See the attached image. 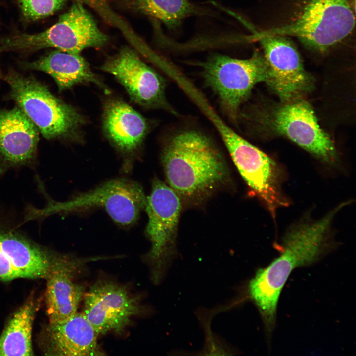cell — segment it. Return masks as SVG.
Segmentation results:
<instances>
[{
	"instance_id": "obj_1",
	"label": "cell",
	"mask_w": 356,
	"mask_h": 356,
	"mask_svg": "<svg viewBox=\"0 0 356 356\" xmlns=\"http://www.w3.org/2000/svg\"><path fill=\"white\" fill-rule=\"evenodd\" d=\"M161 160L168 185L189 203L203 202L228 178V167L215 140L192 124L169 130L162 142Z\"/></svg>"
},
{
	"instance_id": "obj_2",
	"label": "cell",
	"mask_w": 356,
	"mask_h": 356,
	"mask_svg": "<svg viewBox=\"0 0 356 356\" xmlns=\"http://www.w3.org/2000/svg\"><path fill=\"white\" fill-rule=\"evenodd\" d=\"M340 209L338 206L321 219L291 230L285 238L281 255L248 282L247 297L257 306L268 331L274 325L278 299L288 278L294 269L320 257L332 220Z\"/></svg>"
},
{
	"instance_id": "obj_3",
	"label": "cell",
	"mask_w": 356,
	"mask_h": 356,
	"mask_svg": "<svg viewBox=\"0 0 356 356\" xmlns=\"http://www.w3.org/2000/svg\"><path fill=\"white\" fill-rule=\"evenodd\" d=\"M355 10L348 0H299L285 21L260 31L252 29L250 40L266 36L296 37L308 48L324 52L350 34Z\"/></svg>"
},
{
	"instance_id": "obj_4",
	"label": "cell",
	"mask_w": 356,
	"mask_h": 356,
	"mask_svg": "<svg viewBox=\"0 0 356 356\" xmlns=\"http://www.w3.org/2000/svg\"><path fill=\"white\" fill-rule=\"evenodd\" d=\"M4 79L9 96L48 140L77 139L85 120L72 106L55 96L44 83L10 71Z\"/></svg>"
},
{
	"instance_id": "obj_5",
	"label": "cell",
	"mask_w": 356,
	"mask_h": 356,
	"mask_svg": "<svg viewBox=\"0 0 356 356\" xmlns=\"http://www.w3.org/2000/svg\"><path fill=\"white\" fill-rule=\"evenodd\" d=\"M146 203V197L139 183L127 178H115L76 194L66 201L50 200L44 208H31L25 218L29 221L53 214L103 209L116 224L126 228L135 223Z\"/></svg>"
},
{
	"instance_id": "obj_6",
	"label": "cell",
	"mask_w": 356,
	"mask_h": 356,
	"mask_svg": "<svg viewBox=\"0 0 356 356\" xmlns=\"http://www.w3.org/2000/svg\"><path fill=\"white\" fill-rule=\"evenodd\" d=\"M198 64L204 84L216 96L222 112L236 125L241 106L254 86L267 82V66L264 55L255 51L250 58L241 59L212 53Z\"/></svg>"
},
{
	"instance_id": "obj_7",
	"label": "cell",
	"mask_w": 356,
	"mask_h": 356,
	"mask_svg": "<svg viewBox=\"0 0 356 356\" xmlns=\"http://www.w3.org/2000/svg\"><path fill=\"white\" fill-rule=\"evenodd\" d=\"M108 37L98 27L91 14L78 1L45 31L35 34L16 32L0 40V52H29L53 47L80 54L89 47H100Z\"/></svg>"
},
{
	"instance_id": "obj_8",
	"label": "cell",
	"mask_w": 356,
	"mask_h": 356,
	"mask_svg": "<svg viewBox=\"0 0 356 356\" xmlns=\"http://www.w3.org/2000/svg\"><path fill=\"white\" fill-rule=\"evenodd\" d=\"M144 209L148 216L146 234L151 247L143 258L149 267L152 281L158 284L165 278L176 254L181 200L168 185L155 178Z\"/></svg>"
},
{
	"instance_id": "obj_9",
	"label": "cell",
	"mask_w": 356,
	"mask_h": 356,
	"mask_svg": "<svg viewBox=\"0 0 356 356\" xmlns=\"http://www.w3.org/2000/svg\"><path fill=\"white\" fill-rule=\"evenodd\" d=\"M210 119L242 177L274 215L277 208L285 205L279 188L275 163L218 117L211 115Z\"/></svg>"
},
{
	"instance_id": "obj_10",
	"label": "cell",
	"mask_w": 356,
	"mask_h": 356,
	"mask_svg": "<svg viewBox=\"0 0 356 356\" xmlns=\"http://www.w3.org/2000/svg\"><path fill=\"white\" fill-rule=\"evenodd\" d=\"M83 298L82 312L99 335L110 332L122 334L134 316L149 312L140 296L111 280L97 281Z\"/></svg>"
},
{
	"instance_id": "obj_11",
	"label": "cell",
	"mask_w": 356,
	"mask_h": 356,
	"mask_svg": "<svg viewBox=\"0 0 356 356\" xmlns=\"http://www.w3.org/2000/svg\"><path fill=\"white\" fill-rule=\"evenodd\" d=\"M101 69L113 75L135 103L146 108L161 109L179 116L166 97L163 77L142 61L132 48H122Z\"/></svg>"
},
{
	"instance_id": "obj_12",
	"label": "cell",
	"mask_w": 356,
	"mask_h": 356,
	"mask_svg": "<svg viewBox=\"0 0 356 356\" xmlns=\"http://www.w3.org/2000/svg\"><path fill=\"white\" fill-rule=\"evenodd\" d=\"M255 40L261 44L267 64L266 82L282 101H291L310 88L312 78L286 37L266 36Z\"/></svg>"
},
{
	"instance_id": "obj_13",
	"label": "cell",
	"mask_w": 356,
	"mask_h": 356,
	"mask_svg": "<svg viewBox=\"0 0 356 356\" xmlns=\"http://www.w3.org/2000/svg\"><path fill=\"white\" fill-rule=\"evenodd\" d=\"M270 124L279 134L328 163L336 159L334 145L320 127L313 110L304 101L291 102L276 108Z\"/></svg>"
},
{
	"instance_id": "obj_14",
	"label": "cell",
	"mask_w": 356,
	"mask_h": 356,
	"mask_svg": "<svg viewBox=\"0 0 356 356\" xmlns=\"http://www.w3.org/2000/svg\"><path fill=\"white\" fill-rule=\"evenodd\" d=\"M103 258H80L67 254H58L46 278L49 324L64 322L77 312L85 288L74 282V277L87 262Z\"/></svg>"
},
{
	"instance_id": "obj_15",
	"label": "cell",
	"mask_w": 356,
	"mask_h": 356,
	"mask_svg": "<svg viewBox=\"0 0 356 356\" xmlns=\"http://www.w3.org/2000/svg\"><path fill=\"white\" fill-rule=\"evenodd\" d=\"M39 134L37 128L18 106L0 108V177L10 169L34 161Z\"/></svg>"
},
{
	"instance_id": "obj_16",
	"label": "cell",
	"mask_w": 356,
	"mask_h": 356,
	"mask_svg": "<svg viewBox=\"0 0 356 356\" xmlns=\"http://www.w3.org/2000/svg\"><path fill=\"white\" fill-rule=\"evenodd\" d=\"M103 128L107 139L125 159L124 171H129L132 159L149 132V123L125 102L112 99L104 105Z\"/></svg>"
},
{
	"instance_id": "obj_17",
	"label": "cell",
	"mask_w": 356,
	"mask_h": 356,
	"mask_svg": "<svg viewBox=\"0 0 356 356\" xmlns=\"http://www.w3.org/2000/svg\"><path fill=\"white\" fill-rule=\"evenodd\" d=\"M98 336L85 315L76 312L64 322L48 324L44 335L45 353L53 356L105 355L98 345Z\"/></svg>"
},
{
	"instance_id": "obj_18",
	"label": "cell",
	"mask_w": 356,
	"mask_h": 356,
	"mask_svg": "<svg viewBox=\"0 0 356 356\" xmlns=\"http://www.w3.org/2000/svg\"><path fill=\"white\" fill-rule=\"evenodd\" d=\"M0 248L13 267L27 278H46L59 254L15 229L1 226Z\"/></svg>"
},
{
	"instance_id": "obj_19",
	"label": "cell",
	"mask_w": 356,
	"mask_h": 356,
	"mask_svg": "<svg viewBox=\"0 0 356 356\" xmlns=\"http://www.w3.org/2000/svg\"><path fill=\"white\" fill-rule=\"evenodd\" d=\"M25 68L42 71L50 75L55 81L59 91L83 83H93L107 89L92 72L89 63L80 54H73L56 50L39 59L24 63Z\"/></svg>"
},
{
	"instance_id": "obj_20",
	"label": "cell",
	"mask_w": 356,
	"mask_h": 356,
	"mask_svg": "<svg viewBox=\"0 0 356 356\" xmlns=\"http://www.w3.org/2000/svg\"><path fill=\"white\" fill-rule=\"evenodd\" d=\"M131 9L162 22L175 30L187 17L209 15V11L189 0H120Z\"/></svg>"
},
{
	"instance_id": "obj_21",
	"label": "cell",
	"mask_w": 356,
	"mask_h": 356,
	"mask_svg": "<svg viewBox=\"0 0 356 356\" xmlns=\"http://www.w3.org/2000/svg\"><path fill=\"white\" fill-rule=\"evenodd\" d=\"M36 307L31 301L12 316L0 337V356H32V331Z\"/></svg>"
},
{
	"instance_id": "obj_22",
	"label": "cell",
	"mask_w": 356,
	"mask_h": 356,
	"mask_svg": "<svg viewBox=\"0 0 356 356\" xmlns=\"http://www.w3.org/2000/svg\"><path fill=\"white\" fill-rule=\"evenodd\" d=\"M23 19L27 22L44 18L60 10L67 0H16Z\"/></svg>"
},
{
	"instance_id": "obj_23",
	"label": "cell",
	"mask_w": 356,
	"mask_h": 356,
	"mask_svg": "<svg viewBox=\"0 0 356 356\" xmlns=\"http://www.w3.org/2000/svg\"><path fill=\"white\" fill-rule=\"evenodd\" d=\"M2 78V75L1 71L0 69V79H1Z\"/></svg>"
},
{
	"instance_id": "obj_24",
	"label": "cell",
	"mask_w": 356,
	"mask_h": 356,
	"mask_svg": "<svg viewBox=\"0 0 356 356\" xmlns=\"http://www.w3.org/2000/svg\"><path fill=\"white\" fill-rule=\"evenodd\" d=\"M211 338H213V337H212V336H210V337H209V339L210 340V339H211ZM209 341H210V340H209ZM209 341L207 343H205V345H207V344L209 343Z\"/></svg>"
}]
</instances>
